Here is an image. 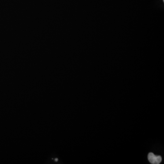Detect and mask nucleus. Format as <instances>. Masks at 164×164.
Instances as JSON below:
<instances>
[{"instance_id": "1", "label": "nucleus", "mask_w": 164, "mask_h": 164, "mask_svg": "<svg viewBox=\"0 0 164 164\" xmlns=\"http://www.w3.org/2000/svg\"><path fill=\"white\" fill-rule=\"evenodd\" d=\"M148 159L150 162L152 164H159L162 161V157L160 156H156L153 153H150L148 155Z\"/></svg>"}]
</instances>
